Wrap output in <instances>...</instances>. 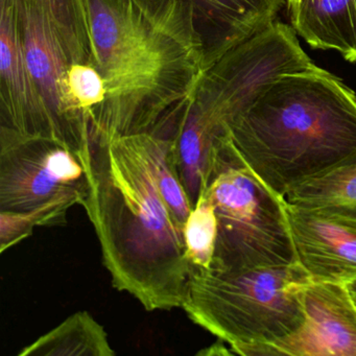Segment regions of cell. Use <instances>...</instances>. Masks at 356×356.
<instances>
[{
  "label": "cell",
  "mask_w": 356,
  "mask_h": 356,
  "mask_svg": "<svg viewBox=\"0 0 356 356\" xmlns=\"http://www.w3.org/2000/svg\"><path fill=\"white\" fill-rule=\"evenodd\" d=\"M90 63L105 83L90 143L180 129L207 70L191 6L181 0H84Z\"/></svg>",
  "instance_id": "obj_1"
},
{
  "label": "cell",
  "mask_w": 356,
  "mask_h": 356,
  "mask_svg": "<svg viewBox=\"0 0 356 356\" xmlns=\"http://www.w3.org/2000/svg\"><path fill=\"white\" fill-rule=\"evenodd\" d=\"M291 28L314 49L356 62V0H286Z\"/></svg>",
  "instance_id": "obj_12"
},
{
  "label": "cell",
  "mask_w": 356,
  "mask_h": 356,
  "mask_svg": "<svg viewBox=\"0 0 356 356\" xmlns=\"http://www.w3.org/2000/svg\"><path fill=\"white\" fill-rule=\"evenodd\" d=\"M202 191L213 204L218 225L208 268L241 272L298 264L286 201L245 165L227 134L214 147Z\"/></svg>",
  "instance_id": "obj_5"
},
{
  "label": "cell",
  "mask_w": 356,
  "mask_h": 356,
  "mask_svg": "<svg viewBox=\"0 0 356 356\" xmlns=\"http://www.w3.org/2000/svg\"><path fill=\"white\" fill-rule=\"evenodd\" d=\"M285 201L295 207L356 222V161L299 185Z\"/></svg>",
  "instance_id": "obj_14"
},
{
  "label": "cell",
  "mask_w": 356,
  "mask_h": 356,
  "mask_svg": "<svg viewBox=\"0 0 356 356\" xmlns=\"http://www.w3.org/2000/svg\"><path fill=\"white\" fill-rule=\"evenodd\" d=\"M84 160L89 195L83 208L112 284L147 312L182 308L191 266L143 134L91 141Z\"/></svg>",
  "instance_id": "obj_2"
},
{
  "label": "cell",
  "mask_w": 356,
  "mask_h": 356,
  "mask_svg": "<svg viewBox=\"0 0 356 356\" xmlns=\"http://www.w3.org/2000/svg\"><path fill=\"white\" fill-rule=\"evenodd\" d=\"M226 341L222 339H218L216 343H212L209 347L201 350L197 352V355L204 356H225V355H235L234 352L230 348H227Z\"/></svg>",
  "instance_id": "obj_20"
},
{
  "label": "cell",
  "mask_w": 356,
  "mask_h": 356,
  "mask_svg": "<svg viewBox=\"0 0 356 356\" xmlns=\"http://www.w3.org/2000/svg\"><path fill=\"white\" fill-rule=\"evenodd\" d=\"M68 95L74 111L91 130L97 109L105 101V83L91 63L70 64L67 76Z\"/></svg>",
  "instance_id": "obj_19"
},
{
  "label": "cell",
  "mask_w": 356,
  "mask_h": 356,
  "mask_svg": "<svg viewBox=\"0 0 356 356\" xmlns=\"http://www.w3.org/2000/svg\"><path fill=\"white\" fill-rule=\"evenodd\" d=\"M227 137L273 193L293 189L356 161V95L314 66L264 85L230 124Z\"/></svg>",
  "instance_id": "obj_3"
},
{
  "label": "cell",
  "mask_w": 356,
  "mask_h": 356,
  "mask_svg": "<svg viewBox=\"0 0 356 356\" xmlns=\"http://www.w3.org/2000/svg\"><path fill=\"white\" fill-rule=\"evenodd\" d=\"M298 262L314 282L356 279V222L287 204Z\"/></svg>",
  "instance_id": "obj_10"
},
{
  "label": "cell",
  "mask_w": 356,
  "mask_h": 356,
  "mask_svg": "<svg viewBox=\"0 0 356 356\" xmlns=\"http://www.w3.org/2000/svg\"><path fill=\"white\" fill-rule=\"evenodd\" d=\"M15 6L26 64L56 136L83 152L90 141V131L74 111L68 95V70L72 62L42 13L29 0H15Z\"/></svg>",
  "instance_id": "obj_7"
},
{
  "label": "cell",
  "mask_w": 356,
  "mask_h": 356,
  "mask_svg": "<svg viewBox=\"0 0 356 356\" xmlns=\"http://www.w3.org/2000/svg\"><path fill=\"white\" fill-rule=\"evenodd\" d=\"M49 20L72 63H90L91 42L84 0H29Z\"/></svg>",
  "instance_id": "obj_15"
},
{
  "label": "cell",
  "mask_w": 356,
  "mask_h": 356,
  "mask_svg": "<svg viewBox=\"0 0 356 356\" xmlns=\"http://www.w3.org/2000/svg\"><path fill=\"white\" fill-rule=\"evenodd\" d=\"M310 282L299 262L241 272L193 268L182 309L233 352L273 345L305 322L303 291Z\"/></svg>",
  "instance_id": "obj_4"
},
{
  "label": "cell",
  "mask_w": 356,
  "mask_h": 356,
  "mask_svg": "<svg viewBox=\"0 0 356 356\" xmlns=\"http://www.w3.org/2000/svg\"><path fill=\"white\" fill-rule=\"evenodd\" d=\"M105 328L86 310L65 321L24 347L19 356H113Z\"/></svg>",
  "instance_id": "obj_13"
},
{
  "label": "cell",
  "mask_w": 356,
  "mask_h": 356,
  "mask_svg": "<svg viewBox=\"0 0 356 356\" xmlns=\"http://www.w3.org/2000/svg\"><path fill=\"white\" fill-rule=\"evenodd\" d=\"M85 202L84 195H66L24 211L0 210V252L28 238L35 228L66 225L68 211L76 205L83 207Z\"/></svg>",
  "instance_id": "obj_16"
},
{
  "label": "cell",
  "mask_w": 356,
  "mask_h": 356,
  "mask_svg": "<svg viewBox=\"0 0 356 356\" xmlns=\"http://www.w3.org/2000/svg\"><path fill=\"white\" fill-rule=\"evenodd\" d=\"M143 137L160 193L183 230L193 206L172 159L174 138L159 133H143Z\"/></svg>",
  "instance_id": "obj_17"
},
{
  "label": "cell",
  "mask_w": 356,
  "mask_h": 356,
  "mask_svg": "<svg viewBox=\"0 0 356 356\" xmlns=\"http://www.w3.org/2000/svg\"><path fill=\"white\" fill-rule=\"evenodd\" d=\"M306 318L299 330L250 356H356V303L347 284L312 282L303 291Z\"/></svg>",
  "instance_id": "obj_8"
},
{
  "label": "cell",
  "mask_w": 356,
  "mask_h": 356,
  "mask_svg": "<svg viewBox=\"0 0 356 356\" xmlns=\"http://www.w3.org/2000/svg\"><path fill=\"white\" fill-rule=\"evenodd\" d=\"M218 233V216L213 204L202 191L183 229L185 252L191 270H206L211 266Z\"/></svg>",
  "instance_id": "obj_18"
},
{
  "label": "cell",
  "mask_w": 356,
  "mask_h": 356,
  "mask_svg": "<svg viewBox=\"0 0 356 356\" xmlns=\"http://www.w3.org/2000/svg\"><path fill=\"white\" fill-rule=\"evenodd\" d=\"M0 132L59 140L26 64L15 0H0Z\"/></svg>",
  "instance_id": "obj_9"
},
{
  "label": "cell",
  "mask_w": 356,
  "mask_h": 356,
  "mask_svg": "<svg viewBox=\"0 0 356 356\" xmlns=\"http://www.w3.org/2000/svg\"><path fill=\"white\" fill-rule=\"evenodd\" d=\"M191 6L206 47L207 70L272 26L286 0H181Z\"/></svg>",
  "instance_id": "obj_11"
},
{
  "label": "cell",
  "mask_w": 356,
  "mask_h": 356,
  "mask_svg": "<svg viewBox=\"0 0 356 356\" xmlns=\"http://www.w3.org/2000/svg\"><path fill=\"white\" fill-rule=\"evenodd\" d=\"M348 289H349L350 293H351L352 298H353L354 302L356 303V279L355 280L351 281L348 283Z\"/></svg>",
  "instance_id": "obj_21"
},
{
  "label": "cell",
  "mask_w": 356,
  "mask_h": 356,
  "mask_svg": "<svg viewBox=\"0 0 356 356\" xmlns=\"http://www.w3.org/2000/svg\"><path fill=\"white\" fill-rule=\"evenodd\" d=\"M66 195L88 197L83 152L51 137L0 132V210L24 211Z\"/></svg>",
  "instance_id": "obj_6"
}]
</instances>
